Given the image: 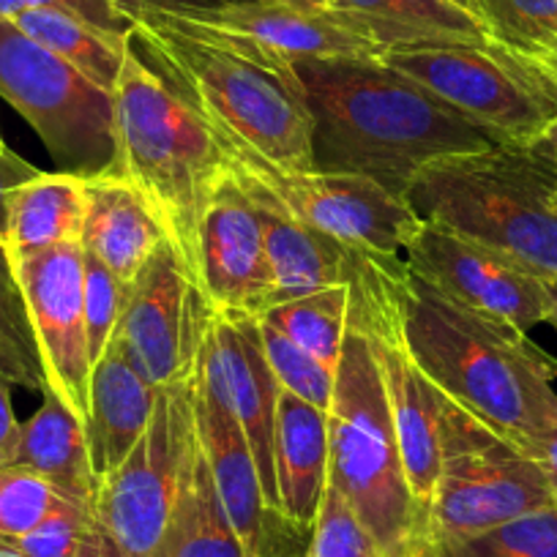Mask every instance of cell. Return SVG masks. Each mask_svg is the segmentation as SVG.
Masks as SVG:
<instances>
[{
	"label": "cell",
	"mask_w": 557,
	"mask_h": 557,
	"mask_svg": "<svg viewBox=\"0 0 557 557\" xmlns=\"http://www.w3.org/2000/svg\"><path fill=\"white\" fill-rule=\"evenodd\" d=\"M557 168L530 146L437 159L412 178L407 202L424 222L503 251L541 278H557Z\"/></svg>",
	"instance_id": "5b68a950"
},
{
	"label": "cell",
	"mask_w": 557,
	"mask_h": 557,
	"mask_svg": "<svg viewBox=\"0 0 557 557\" xmlns=\"http://www.w3.org/2000/svg\"><path fill=\"white\" fill-rule=\"evenodd\" d=\"M115 159L104 173L132 181L157 211L168 240L200 287V222L224 175L206 117L137 50L128 36L112 90ZM202 293V290H200Z\"/></svg>",
	"instance_id": "277c9868"
},
{
	"label": "cell",
	"mask_w": 557,
	"mask_h": 557,
	"mask_svg": "<svg viewBox=\"0 0 557 557\" xmlns=\"http://www.w3.org/2000/svg\"><path fill=\"white\" fill-rule=\"evenodd\" d=\"M546 290H549V301H552L549 323L557 329V278H549V282H546Z\"/></svg>",
	"instance_id": "7dc6e473"
},
{
	"label": "cell",
	"mask_w": 557,
	"mask_h": 557,
	"mask_svg": "<svg viewBox=\"0 0 557 557\" xmlns=\"http://www.w3.org/2000/svg\"><path fill=\"white\" fill-rule=\"evenodd\" d=\"M123 12L132 17V12L139 9H151V12H170V14H184V17H195V14L216 12V9L238 3V0H117Z\"/></svg>",
	"instance_id": "60d3db41"
},
{
	"label": "cell",
	"mask_w": 557,
	"mask_h": 557,
	"mask_svg": "<svg viewBox=\"0 0 557 557\" xmlns=\"http://www.w3.org/2000/svg\"><path fill=\"white\" fill-rule=\"evenodd\" d=\"M164 240L168 233L157 211L132 181L112 173L88 178L79 244L90 257L104 262L123 285H132Z\"/></svg>",
	"instance_id": "ffe728a7"
},
{
	"label": "cell",
	"mask_w": 557,
	"mask_h": 557,
	"mask_svg": "<svg viewBox=\"0 0 557 557\" xmlns=\"http://www.w3.org/2000/svg\"><path fill=\"white\" fill-rule=\"evenodd\" d=\"M128 285L85 251V334H88L90 361H99L110 342L115 339L117 320H121L123 304H126Z\"/></svg>",
	"instance_id": "e575fe53"
},
{
	"label": "cell",
	"mask_w": 557,
	"mask_h": 557,
	"mask_svg": "<svg viewBox=\"0 0 557 557\" xmlns=\"http://www.w3.org/2000/svg\"><path fill=\"white\" fill-rule=\"evenodd\" d=\"M88 178L72 173H39L9 197L7 255L20 262L30 255L72 244L83 235Z\"/></svg>",
	"instance_id": "cb8c5ba5"
},
{
	"label": "cell",
	"mask_w": 557,
	"mask_h": 557,
	"mask_svg": "<svg viewBox=\"0 0 557 557\" xmlns=\"http://www.w3.org/2000/svg\"><path fill=\"white\" fill-rule=\"evenodd\" d=\"M486 41L513 58L557 50V0H473Z\"/></svg>",
	"instance_id": "f1b7e54d"
},
{
	"label": "cell",
	"mask_w": 557,
	"mask_h": 557,
	"mask_svg": "<svg viewBox=\"0 0 557 557\" xmlns=\"http://www.w3.org/2000/svg\"><path fill=\"white\" fill-rule=\"evenodd\" d=\"M405 336L443 396L519 443L557 421V358L528 331L481 318L407 271Z\"/></svg>",
	"instance_id": "3957f363"
},
{
	"label": "cell",
	"mask_w": 557,
	"mask_h": 557,
	"mask_svg": "<svg viewBox=\"0 0 557 557\" xmlns=\"http://www.w3.org/2000/svg\"><path fill=\"white\" fill-rule=\"evenodd\" d=\"M533 146L539 148V151L544 153V157L549 159V162L557 168V117L549 123V126L544 128V134H541V137L535 139Z\"/></svg>",
	"instance_id": "ee69618b"
},
{
	"label": "cell",
	"mask_w": 557,
	"mask_h": 557,
	"mask_svg": "<svg viewBox=\"0 0 557 557\" xmlns=\"http://www.w3.org/2000/svg\"><path fill=\"white\" fill-rule=\"evenodd\" d=\"M195 372L159 388L157 407L126 462L99 481L96 519L123 557H170L186 465L195 451Z\"/></svg>",
	"instance_id": "9c48e42d"
},
{
	"label": "cell",
	"mask_w": 557,
	"mask_h": 557,
	"mask_svg": "<svg viewBox=\"0 0 557 557\" xmlns=\"http://www.w3.org/2000/svg\"><path fill=\"white\" fill-rule=\"evenodd\" d=\"M28 7H30L28 0H0V17L17 20Z\"/></svg>",
	"instance_id": "f6af8a7d"
},
{
	"label": "cell",
	"mask_w": 557,
	"mask_h": 557,
	"mask_svg": "<svg viewBox=\"0 0 557 557\" xmlns=\"http://www.w3.org/2000/svg\"><path fill=\"white\" fill-rule=\"evenodd\" d=\"M0 374L17 388L34 391V394L50 391L28 312H25L23 293H20L3 246H0Z\"/></svg>",
	"instance_id": "4dcf8cb0"
},
{
	"label": "cell",
	"mask_w": 557,
	"mask_h": 557,
	"mask_svg": "<svg viewBox=\"0 0 557 557\" xmlns=\"http://www.w3.org/2000/svg\"><path fill=\"white\" fill-rule=\"evenodd\" d=\"M257 323H260L265 361L271 367L273 377H276L278 388L309 401V405L320 407V410H329L331 399H334L336 369L325 367L312 352L298 347L296 342L287 339L282 331L273 329L265 320L257 318Z\"/></svg>",
	"instance_id": "1f68e13d"
},
{
	"label": "cell",
	"mask_w": 557,
	"mask_h": 557,
	"mask_svg": "<svg viewBox=\"0 0 557 557\" xmlns=\"http://www.w3.org/2000/svg\"><path fill=\"white\" fill-rule=\"evenodd\" d=\"M273 470L278 513L309 535L329 486V410L278 391Z\"/></svg>",
	"instance_id": "44dd1931"
},
{
	"label": "cell",
	"mask_w": 557,
	"mask_h": 557,
	"mask_svg": "<svg viewBox=\"0 0 557 557\" xmlns=\"http://www.w3.org/2000/svg\"><path fill=\"white\" fill-rule=\"evenodd\" d=\"M170 557H249L224 511L200 443H195V451L186 465Z\"/></svg>",
	"instance_id": "4316f807"
},
{
	"label": "cell",
	"mask_w": 557,
	"mask_h": 557,
	"mask_svg": "<svg viewBox=\"0 0 557 557\" xmlns=\"http://www.w3.org/2000/svg\"><path fill=\"white\" fill-rule=\"evenodd\" d=\"M0 96L34 126L61 173L94 178L115 159L112 94L0 17Z\"/></svg>",
	"instance_id": "30bf717a"
},
{
	"label": "cell",
	"mask_w": 557,
	"mask_h": 557,
	"mask_svg": "<svg viewBox=\"0 0 557 557\" xmlns=\"http://www.w3.org/2000/svg\"><path fill=\"white\" fill-rule=\"evenodd\" d=\"M14 23L101 90H115L128 39L104 34L55 7H28Z\"/></svg>",
	"instance_id": "484cf974"
},
{
	"label": "cell",
	"mask_w": 557,
	"mask_h": 557,
	"mask_svg": "<svg viewBox=\"0 0 557 557\" xmlns=\"http://www.w3.org/2000/svg\"><path fill=\"white\" fill-rule=\"evenodd\" d=\"M20 435H23V424L14 416L12 383L0 374V465H14Z\"/></svg>",
	"instance_id": "f35d334b"
},
{
	"label": "cell",
	"mask_w": 557,
	"mask_h": 557,
	"mask_svg": "<svg viewBox=\"0 0 557 557\" xmlns=\"http://www.w3.org/2000/svg\"><path fill=\"white\" fill-rule=\"evenodd\" d=\"M424 557H557V506L539 508L517 519L462 535L426 544Z\"/></svg>",
	"instance_id": "f546056e"
},
{
	"label": "cell",
	"mask_w": 557,
	"mask_h": 557,
	"mask_svg": "<svg viewBox=\"0 0 557 557\" xmlns=\"http://www.w3.org/2000/svg\"><path fill=\"white\" fill-rule=\"evenodd\" d=\"M508 55V52H506ZM511 58L519 69L524 72V77L557 107V50L544 52V55H530V58Z\"/></svg>",
	"instance_id": "b9f144b4"
},
{
	"label": "cell",
	"mask_w": 557,
	"mask_h": 557,
	"mask_svg": "<svg viewBox=\"0 0 557 557\" xmlns=\"http://www.w3.org/2000/svg\"><path fill=\"white\" fill-rule=\"evenodd\" d=\"M61 497L55 486L34 470L0 465V541L20 539L34 530Z\"/></svg>",
	"instance_id": "836d02e7"
},
{
	"label": "cell",
	"mask_w": 557,
	"mask_h": 557,
	"mask_svg": "<svg viewBox=\"0 0 557 557\" xmlns=\"http://www.w3.org/2000/svg\"><path fill=\"white\" fill-rule=\"evenodd\" d=\"M208 126L216 137L224 168L244 186L246 195L307 227L334 235L345 244L401 257L424 224L410 202L394 197L372 178L323 173L314 168H285L257 153L216 123L208 121Z\"/></svg>",
	"instance_id": "52a82bcc"
},
{
	"label": "cell",
	"mask_w": 557,
	"mask_h": 557,
	"mask_svg": "<svg viewBox=\"0 0 557 557\" xmlns=\"http://www.w3.org/2000/svg\"><path fill=\"white\" fill-rule=\"evenodd\" d=\"M401 260L424 285L481 318L522 331L549 323L546 278L468 235L424 222Z\"/></svg>",
	"instance_id": "4fadbf2b"
},
{
	"label": "cell",
	"mask_w": 557,
	"mask_h": 557,
	"mask_svg": "<svg viewBox=\"0 0 557 557\" xmlns=\"http://www.w3.org/2000/svg\"><path fill=\"white\" fill-rule=\"evenodd\" d=\"M555 208H557V191H555Z\"/></svg>",
	"instance_id": "816d5d0a"
},
{
	"label": "cell",
	"mask_w": 557,
	"mask_h": 557,
	"mask_svg": "<svg viewBox=\"0 0 557 557\" xmlns=\"http://www.w3.org/2000/svg\"><path fill=\"white\" fill-rule=\"evenodd\" d=\"M416 557H424V555H416Z\"/></svg>",
	"instance_id": "f5cc1de1"
},
{
	"label": "cell",
	"mask_w": 557,
	"mask_h": 557,
	"mask_svg": "<svg viewBox=\"0 0 557 557\" xmlns=\"http://www.w3.org/2000/svg\"><path fill=\"white\" fill-rule=\"evenodd\" d=\"M9 151V146H7V143H3V134H0V157H3V153H7Z\"/></svg>",
	"instance_id": "f907efd6"
},
{
	"label": "cell",
	"mask_w": 557,
	"mask_h": 557,
	"mask_svg": "<svg viewBox=\"0 0 557 557\" xmlns=\"http://www.w3.org/2000/svg\"><path fill=\"white\" fill-rule=\"evenodd\" d=\"M546 506L557 503L539 465L517 443L446 396L441 475L426 506L424 546L484 533Z\"/></svg>",
	"instance_id": "ba28073f"
},
{
	"label": "cell",
	"mask_w": 557,
	"mask_h": 557,
	"mask_svg": "<svg viewBox=\"0 0 557 557\" xmlns=\"http://www.w3.org/2000/svg\"><path fill=\"white\" fill-rule=\"evenodd\" d=\"M448 3H454V7L465 9V12H470V7H473V0H448ZM473 14V12H470Z\"/></svg>",
	"instance_id": "c3c4849f"
},
{
	"label": "cell",
	"mask_w": 557,
	"mask_h": 557,
	"mask_svg": "<svg viewBox=\"0 0 557 557\" xmlns=\"http://www.w3.org/2000/svg\"><path fill=\"white\" fill-rule=\"evenodd\" d=\"M191 20L255 39L287 61L383 58V47L363 36L342 9H301L273 0H238Z\"/></svg>",
	"instance_id": "ac0fdd59"
},
{
	"label": "cell",
	"mask_w": 557,
	"mask_h": 557,
	"mask_svg": "<svg viewBox=\"0 0 557 557\" xmlns=\"http://www.w3.org/2000/svg\"><path fill=\"white\" fill-rule=\"evenodd\" d=\"M200 377L222 396L238 418L246 443L255 457L265 503L278 513L276 470H273V437H276L278 383L265 361L260 323L246 312H211L202 336ZM282 517V513H278Z\"/></svg>",
	"instance_id": "9a60e30c"
},
{
	"label": "cell",
	"mask_w": 557,
	"mask_h": 557,
	"mask_svg": "<svg viewBox=\"0 0 557 557\" xmlns=\"http://www.w3.org/2000/svg\"><path fill=\"white\" fill-rule=\"evenodd\" d=\"M383 50L418 41H486L479 20L448 0H334Z\"/></svg>",
	"instance_id": "d4e9b609"
},
{
	"label": "cell",
	"mask_w": 557,
	"mask_h": 557,
	"mask_svg": "<svg viewBox=\"0 0 557 557\" xmlns=\"http://www.w3.org/2000/svg\"><path fill=\"white\" fill-rule=\"evenodd\" d=\"M94 513L96 511L90 506L61 497L34 530L20 539L0 541V546L17 549L25 557H74Z\"/></svg>",
	"instance_id": "d590c367"
},
{
	"label": "cell",
	"mask_w": 557,
	"mask_h": 557,
	"mask_svg": "<svg viewBox=\"0 0 557 557\" xmlns=\"http://www.w3.org/2000/svg\"><path fill=\"white\" fill-rule=\"evenodd\" d=\"M271 287L260 208L224 170L200 222L202 298L211 312H246L260 318Z\"/></svg>",
	"instance_id": "e0dca14e"
},
{
	"label": "cell",
	"mask_w": 557,
	"mask_h": 557,
	"mask_svg": "<svg viewBox=\"0 0 557 557\" xmlns=\"http://www.w3.org/2000/svg\"><path fill=\"white\" fill-rule=\"evenodd\" d=\"M208 314L189 268L164 240L128 285L115 342L148 383L164 388L195 372Z\"/></svg>",
	"instance_id": "7c38bea8"
},
{
	"label": "cell",
	"mask_w": 557,
	"mask_h": 557,
	"mask_svg": "<svg viewBox=\"0 0 557 557\" xmlns=\"http://www.w3.org/2000/svg\"><path fill=\"white\" fill-rule=\"evenodd\" d=\"M257 208H260L262 230H265L268 265H271L273 278L265 309L325 290V287L352 285L369 249L307 227L262 202H257Z\"/></svg>",
	"instance_id": "7402d4cb"
},
{
	"label": "cell",
	"mask_w": 557,
	"mask_h": 557,
	"mask_svg": "<svg viewBox=\"0 0 557 557\" xmlns=\"http://www.w3.org/2000/svg\"><path fill=\"white\" fill-rule=\"evenodd\" d=\"M14 465L39 473L66 500L96 506V481L90 468L85 426L52 391L41 394V407L23 424Z\"/></svg>",
	"instance_id": "603a6c76"
},
{
	"label": "cell",
	"mask_w": 557,
	"mask_h": 557,
	"mask_svg": "<svg viewBox=\"0 0 557 557\" xmlns=\"http://www.w3.org/2000/svg\"><path fill=\"white\" fill-rule=\"evenodd\" d=\"M74 557H123V555L115 546V541L110 539V533L104 530V524H101L94 513V519H90V524L85 528L83 541H79Z\"/></svg>",
	"instance_id": "7bdbcfd3"
},
{
	"label": "cell",
	"mask_w": 557,
	"mask_h": 557,
	"mask_svg": "<svg viewBox=\"0 0 557 557\" xmlns=\"http://www.w3.org/2000/svg\"><path fill=\"white\" fill-rule=\"evenodd\" d=\"M273 3H287V7H301V9H331L334 0H273Z\"/></svg>",
	"instance_id": "bcb514c9"
},
{
	"label": "cell",
	"mask_w": 557,
	"mask_h": 557,
	"mask_svg": "<svg viewBox=\"0 0 557 557\" xmlns=\"http://www.w3.org/2000/svg\"><path fill=\"white\" fill-rule=\"evenodd\" d=\"M41 170L34 168L30 162H25L20 153H14L9 148L3 157H0V246L7 249V222H9V197L17 186L28 184L39 175Z\"/></svg>",
	"instance_id": "74e56055"
},
{
	"label": "cell",
	"mask_w": 557,
	"mask_h": 557,
	"mask_svg": "<svg viewBox=\"0 0 557 557\" xmlns=\"http://www.w3.org/2000/svg\"><path fill=\"white\" fill-rule=\"evenodd\" d=\"M380 61L430 90L497 143L530 146L557 107L490 41H418L388 47Z\"/></svg>",
	"instance_id": "8fae6325"
},
{
	"label": "cell",
	"mask_w": 557,
	"mask_h": 557,
	"mask_svg": "<svg viewBox=\"0 0 557 557\" xmlns=\"http://www.w3.org/2000/svg\"><path fill=\"white\" fill-rule=\"evenodd\" d=\"M52 394L83 421L88 418L90 361L85 334V249L79 240L52 246L12 265Z\"/></svg>",
	"instance_id": "5bb4252c"
},
{
	"label": "cell",
	"mask_w": 557,
	"mask_h": 557,
	"mask_svg": "<svg viewBox=\"0 0 557 557\" xmlns=\"http://www.w3.org/2000/svg\"><path fill=\"white\" fill-rule=\"evenodd\" d=\"M304 557H383V552L350 503L339 495L336 486L329 484Z\"/></svg>",
	"instance_id": "d6a6232c"
},
{
	"label": "cell",
	"mask_w": 557,
	"mask_h": 557,
	"mask_svg": "<svg viewBox=\"0 0 557 557\" xmlns=\"http://www.w3.org/2000/svg\"><path fill=\"white\" fill-rule=\"evenodd\" d=\"M30 7H55L63 12L74 14V17L85 20L94 28L104 30V34L117 36V39H128L134 34V20L121 9L117 0H28Z\"/></svg>",
	"instance_id": "8d00e7d4"
},
{
	"label": "cell",
	"mask_w": 557,
	"mask_h": 557,
	"mask_svg": "<svg viewBox=\"0 0 557 557\" xmlns=\"http://www.w3.org/2000/svg\"><path fill=\"white\" fill-rule=\"evenodd\" d=\"M329 484L350 503L383 557L421 555L424 508L412 497L401 468L374 352L352 329H347L342 345L329 407Z\"/></svg>",
	"instance_id": "8992f818"
},
{
	"label": "cell",
	"mask_w": 557,
	"mask_h": 557,
	"mask_svg": "<svg viewBox=\"0 0 557 557\" xmlns=\"http://www.w3.org/2000/svg\"><path fill=\"white\" fill-rule=\"evenodd\" d=\"M0 557H25V555H20L17 549H9V546H0Z\"/></svg>",
	"instance_id": "681fc988"
},
{
	"label": "cell",
	"mask_w": 557,
	"mask_h": 557,
	"mask_svg": "<svg viewBox=\"0 0 557 557\" xmlns=\"http://www.w3.org/2000/svg\"><path fill=\"white\" fill-rule=\"evenodd\" d=\"M312 112V164L372 178L407 200L426 164L500 146L492 134L380 58L293 63Z\"/></svg>",
	"instance_id": "6da1fadb"
},
{
	"label": "cell",
	"mask_w": 557,
	"mask_h": 557,
	"mask_svg": "<svg viewBox=\"0 0 557 557\" xmlns=\"http://www.w3.org/2000/svg\"><path fill=\"white\" fill-rule=\"evenodd\" d=\"M195 432L202 457L216 481L224 511L249 557H290L287 552L304 557L309 535L268 508L255 457L238 418L200 377V369L195 374Z\"/></svg>",
	"instance_id": "2e32d148"
},
{
	"label": "cell",
	"mask_w": 557,
	"mask_h": 557,
	"mask_svg": "<svg viewBox=\"0 0 557 557\" xmlns=\"http://www.w3.org/2000/svg\"><path fill=\"white\" fill-rule=\"evenodd\" d=\"M159 388L137 372L115 339L94 363L88 391V437L90 468L96 481L115 473L132 448L137 446L157 407Z\"/></svg>",
	"instance_id": "d6986e66"
},
{
	"label": "cell",
	"mask_w": 557,
	"mask_h": 557,
	"mask_svg": "<svg viewBox=\"0 0 557 557\" xmlns=\"http://www.w3.org/2000/svg\"><path fill=\"white\" fill-rule=\"evenodd\" d=\"M347 318H350V290L347 287H325V290L309 293L304 298L276 304L260 314V320L271 323L287 339L312 352L318 361L331 369H336L339 363L342 345L347 336Z\"/></svg>",
	"instance_id": "83f0119b"
},
{
	"label": "cell",
	"mask_w": 557,
	"mask_h": 557,
	"mask_svg": "<svg viewBox=\"0 0 557 557\" xmlns=\"http://www.w3.org/2000/svg\"><path fill=\"white\" fill-rule=\"evenodd\" d=\"M134 45L206 121L265 159L312 170V112L296 66L255 39L184 14L132 12Z\"/></svg>",
	"instance_id": "7a4b0ae2"
},
{
	"label": "cell",
	"mask_w": 557,
	"mask_h": 557,
	"mask_svg": "<svg viewBox=\"0 0 557 557\" xmlns=\"http://www.w3.org/2000/svg\"><path fill=\"white\" fill-rule=\"evenodd\" d=\"M519 448H522V451L539 465L546 484H549L552 497H555L557 503V421L549 426V430L541 432L539 437H530V441L519 443Z\"/></svg>",
	"instance_id": "ab89813d"
}]
</instances>
